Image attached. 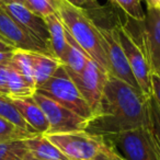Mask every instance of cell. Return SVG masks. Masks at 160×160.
I'll return each instance as SVG.
<instances>
[{
    "mask_svg": "<svg viewBox=\"0 0 160 160\" xmlns=\"http://www.w3.org/2000/svg\"><path fill=\"white\" fill-rule=\"evenodd\" d=\"M149 98L142 91L110 76L98 111L88 121L86 132L109 136L149 126Z\"/></svg>",
    "mask_w": 160,
    "mask_h": 160,
    "instance_id": "obj_1",
    "label": "cell"
},
{
    "mask_svg": "<svg viewBox=\"0 0 160 160\" xmlns=\"http://www.w3.org/2000/svg\"><path fill=\"white\" fill-rule=\"evenodd\" d=\"M56 12L70 36L92 60L108 71L104 41L100 27L94 23L87 11L60 0Z\"/></svg>",
    "mask_w": 160,
    "mask_h": 160,
    "instance_id": "obj_2",
    "label": "cell"
},
{
    "mask_svg": "<svg viewBox=\"0 0 160 160\" xmlns=\"http://www.w3.org/2000/svg\"><path fill=\"white\" fill-rule=\"evenodd\" d=\"M45 136L69 160H125L104 136L86 131Z\"/></svg>",
    "mask_w": 160,
    "mask_h": 160,
    "instance_id": "obj_3",
    "label": "cell"
},
{
    "mask_svg": "<svg viewBox=\"0 0 160 160\" xmlns=\"http://www.w3.org/2000/svg\"><path fill=\"white\" fill-rule=\"evenodd\" d=\"M35 92L52 99L88 121L93 116L92 110L62 65L49 78V80L35 90Z\"/></svg>",
    "mask_w": 160,
    "mask_h": 160,
    "instance_id": "obj_4",
    "label": "cell"
},
{
    "mask_svg": "<svg viewBox=\"0 0 160 160\" xmlns=\"http://www.w3.org/2000/svg\"><path fill=\"white\" fill-rule=\"evenodd\" d=\"M115 28L118 31L121 46L124 51L131 70L139 86L140 91L146 98H150V75L152 68H151L144 44L142 42H138L136 40L135 36L132 34V32L129 31L126 25L120 23L118 25H115Z\"/></svg>",
    "mask_w": 160,
    "mask_h": 160,
    "instance_id": "obj_5",
    "label": "cell"
},
{
    "mask_svg": "<svg viewBox=\"0 0 160 160\" xmlns=\"http://www.w3.org/2000/svg\"><path fill=\"white\" fill-rule=\"evenodd\" d=\"M104 137L125 160H160L149 126Z\"/></svg>",
    "mask_w": 160,
    "mask_h": 160,
    "instance_id": "obj_6",
    "label": "cell"
},
{
    "mask_svg": "<svg viewBox=\"0 0 160 160\" xmlns=\"http://www.w3.org/2000/svg\"><path fill=\"white\" fill-rule=\"evenodd\" d=\"M32 98L42 109L48 122L49 128L46 135L86 131L88 120L38 92H34Z\"/></svg>",
    "mask_w": 160,
    "mask_h": 160,
    "instance_id": "obj_7",
    "label": "cell"
},
{
    "mask_svg": "<svg viewBox=\"0 0 160 160\" xmlns=\"http://www.w3.org/2000/svg\"><path fill=\"white\" fill-rule=\"evenodd\" d=\"M81 96L87 101L93 115L98 111L104 86L109 78V72L94 60L89 58L85 69L78 75L69 76Z\"/></svg>",
    "mask_w": 160,
    "mask_h": 160,
    "instance_id": "obj_8",
    "label": "cell"
},
{
    "mask_svg": "<svg viewBox=\"0 0 160 160\" xmlns=\"http://www.w3.org/2000/svg\"><path fill=\"white\" fill-rule=\"evenodd\" d=\"M100 31L103 36V41H104V51L105 56H107L109 75L128 83L132 87L140 91L139 86L132 72L127 58L121 46L116 28L113 27L107 29V28L100 27Z\"/></svg>",
    "mask_w": 160,
    "mask_h": 160,
    "instance_id": "obj_9",
    "label": "cell"
},
{
    "mask_svg": "<svg viewBox=\"0 0 160 160\" xmlns=\"http://www.w3.org/2000/svg\"><path fill=\"white\" fill-rule=\"evenodd\" d=\"M0 40L14 49L53 55L47 45L32 36L21 24L0 7Z\"/></svg>",
    "mask_w": 160,
    "mask_h": 160,
    "instance_id": "obj_10",
    "label": "cell"
},
{
    "mask_svg": "<svg viewBox=\"0 0 160 160\" xmlns=\"http://www.w3.org/2000/svg\"><path fill=\"white\" fill-rule=\"evenodd\" d=\"M0 7L13 20H16L19 24L22 25L32 36H34L40 42L44 43L51 49L48 29H47L44 19L32 12L24 5H21V3H7V5H2Z\"/></svg>",
    "mask_w": 160,
    "mask_h": 160,
    "instance_id": "obj_11",
    "label": "cell"
},
{
    "mask_svg": "<svg viewBox=\"0 0 160 160\" xmlns=\"http://www.w3.org/2000/svg\"><path fill=\"white\" fill-rule=\"evenodd\" d=\"M142 27V42L151 68L160 62V8L147 7Z\"/></svg>",
    "mask_w": 160,
    "mask_h": 160,
    "instance_id": "obj_12",
    "label": "cell"
},
{
    "mask_svg": "<svg viewBox=\"0 0 160 160\" xmlns=\"http://www.w3.org/2000/svg\"><path fill=\"white\" fill-rule=\"evenodd\" d=\"M14 107L21 114L23 120L34 129L38 134L46 135L49 125L46 116L43 113L42 109L34 101L32 97L27 98H10Z\"/></svg>",
    "mask_w": 160,
    "mask_h": 160,
    "instance_id": "obj_13",
    "label": "cell"
},
{
    "mask_svg": "<svg viewBox=\"0 0 160 160\" xmlns=\"http://www.w3.org/2000/svg\"><path fill=\"white\" fill-rule=\"evenodd\" d=\"M28 152L38 160H69L48 138L42 134L24 139Z\"/></svg>",
    "mask_w": 160,
    "mask_h": 160,
    "instance_id": "obj_14",
    "label": "cell"
},
{
    "mask_svg": "<svg viewBox=\"0 0 160 160\" xmlns=\"http://www.w3.org/2000/svg\"><path fill=\"white\" fill-rule=\"evenodd\" d=\"M32 58L34 71V80H35V88L38 89L44 85L47 80L56 72L58 68L62 66V62L55 56L47 55V54L30 52Z\"/></svg>",
    "mask_w": 160,
    "mask_h": 160,
    "instance_id": "obj_15",
    "label": "cell"
},
{
    "mask_svg": "<svg viewBox=\"0 0 160 160\" xmlns=\"http://www.w3.org/2000/svg\"><path fill=\"white\" fill-rule=\"evenodd\" d=\"M67 41H68V44L64 55L60 58V62L69 76L78 75L85 69L89 56L73 41L68 32H67Z\"/></svg>",
    "mask_w": 160,
    "mask_h": 160,
    "instance_id": "obj_16",
    "label": "cell"
},
{
    "mask_svg": "<svg viewBox=\"0 0 160 160\" xmlns=\"http://www.w3.org/2000/svg\"><path fill=\"white\" fill-rule=\"evenodd\" d=\"M46 22L47 29L49 33V45L53 52V55L60 60L62 56L64 55L66 51L67 44V31L65 29L64 24L60 21L59 17L57 16V12L55 14L48 16L44 19Z\"/></svg>",
    "mask_w": 160,
    "mask_h": 160,
    "instance_id": "obj_17",
    "label": "cell"
},
{
    "mask_svg": "<svg viewBox=\"0 0 160 160\" xmlns=\"http://www.w3.org/2000/svg\"><path fill=\"white\" fill-rule=\"evenodd\" d=\"M9 64L10 66L13 67L24 78V80L31 87H33L36 90L35 80H34L33 64H32V58L31 55H30V52L19 51V49L14 51Z\"/></svg>",
    "mask_w": 160,
    "mask_h": 160,
    "instance_id": "obj_18",
    "label": "cell"
},
{
    "mask_svg": "<svg viewBox=\"0 0 160 160\" xmlns=\"http://www.w3.org/2000/svg\"><path fill=\"white\" fill-rule=\"evenodd\" d=\"M8 91H9V98H27L33 96L35 89L31 87L24 80V78L9 64Z\"/></svg>",
    "mask_w": 160,
    "mask_h": 160,
    "instance_id": "obj_19",
    "label": "cell"
},
{
    "mask_svg": "<svg viewBox=\"0 0 160 160\" xmlns=\"http://www.w3.org/2000/svg\"><path fill=\"white\" fill-rule=\"evenodd\" d=\"M0 116L6 118V120H8L9 122H11L12 124L17 125V126L20 127V128L29 132V133L38 134L24 120H23L21 114L19 113L17 108L14 107V104L12 103L11 99L7 96H2V94H0Z\"/></svg>",
    "mask_w": 160,
    "mask_h": 160,
    "instance_id": "obj_20",
    "label": "cell"
},
{
    "mask_svg": "<svg viewBox=\"0 0 160 160\" xmlns=\"http://www.w3.org/2000/svg\"><path fill=\"white\" fill-rule=\"evenodd\" d=\"M38 134H32L24 129L20 128L17 125L12 124L6 118L0 116V142H12V140H23L33 137Z\"/></svg>",
    "mask_w": 160,
    "mask_h": 160,
    "instance_id": "obj_21",
    "label": "cell"
},
{
    "mask_svg": "<svg viewBox=\"0 0 160 160\" xmlns=\"http://www.w3.org/2000/svg\"><path fill=\"white\" fill-rule=\"evenodd\" d=\"M27 155L24 139L0 142V160H24Z\"/></svg>",
    "mask_w": 160,
    "mask_h": 160,
    "instance_id": "obj_22",
    "label": "cell"
},
{
    "mask_svg": "<svg viewBox=\"0 0 160 160\" xmlns=\"http://www.w3.org/2000/svg\"><path fill=\"white\" fill-rule=\"evenodd\" d=\"M113 5L118 6L125 12V14L133 20L142 22L145 20V11L142 9V0H110Z\"/></svg>",
    "mask_w": 160,
    "mask_h": 160,
    "instance_id": "obj_23",
    "label": "cell"
},
{
    "mask_svg": "<svg viewBox=\"0 0 160 160\" xmlns=\"http://www.w3.org/2000/svg\"><path fill=\"white\" fill-rule=\"evenodd\" d=\"M149 128L160 158V109L152 98H149Z\"/></svg>",
    "mask_w": 160,
    "mask_h": 160,
    "instance_id": "obj_24",
    "label": "cell"
},
{
    "mask_svg": "<svg viewBox=\"0 0 160 160\" xmlns=\"http://www.w3.org/2000/svg\"><path fill=\"white\" fill-rule=\"evenodd\" d=\"M23 5L43 19L56 13V3L54 0H24Z\"/></svg>",
    "mask_w": 160,
    "mask_h": 160,
    "instance_id": "obj_25",
    "label": "cell"
},
{
    "mask_svg": "<svg viewBox=\"0 0 160 160\" xmlns=\"http://www.w3.org/2000/svg\"><path fill=\"white\" fill-rule=\"evenodd\" d=\"M67 2L75 6L77 8L85 10V11H99L101 6L98 0H66Z\"/></svg>",
    "mask_w": 160,
    "mask_h": 160,
    "instance_id": "obj_26",
    "label": "cell"
},
{
    "mask_svg": "<svg viewBox=\"0 0 160 160\" xmlns=\"http://www.w3.org/2000/svg\"><path fill=\"white\" fill-rule=\"evenodd\" d=\"M150 86H151V98L155 100L160 109V75L156 71H151L150 75Z\"/></svg>",
    "mask_w": 160,
    "mask_h": 160,
    "instance_id": "obj_27",
    "label": "cell"
},
{
    "mask_svg": "<svg viewBox=\"0 0 160 160\" xmlns=\"http://www.w3.org/2000/svg\"><path fill=\"white\" fill-rule=\"evenodd\" d=\"M8 72H9V62L0 65V94L9 97L8 91Z\"/></svg>",
    "mask_w": 160,
    "mask_h": 160,
    "instance_id": "obj_28",
    "label": "cell"
},
{
    "mask_svg": "<svg viewBox=\"0 0 160 160\" xmlns=\"http://www.w3.org/2000/svg\"><path fill=\"white\" fill-rule=\"evenodd\" d=\"M12 55H13V52H3V53H0V65H5L8 64L11 59Z\"/></svg>",
    "mask_w": 160,
    "mask_h": 160,
    "instance_id": "obj_29",
    "label": "cell"
},
{
    "mask_svg": "<svg viewBox=\"0 0 160 160\" xmlns=\"http://www.w3.org/2000/svg\"><path fill=\"white\" fill-rule=\"evenodd\" d=\"M14 51H17V49H14L13 47H11L7 43H5L3 41L0 40V53H3V52H14Z\"/></svg>",
    "mask_w": 160,
    "mask_h": 160,
    "instance_id": "obj_30",
    "label": "cell"
},
{
    "mask_svg": "<svg viewBox=\"0 0 160 160\" xmlns=\"http://www.w3.org/2000/svg\"><path fill=\"white\" fill-rule=\"evenodd\" d=\"M147 7L160 8V0H146Z\"/></svg>",
    "mask_w": 160,
    "mask_h": 160,
    "instance_id": "obj_31",
    "label": "cell"
},
{
    "mask_svg": "<svg viewBox=\"0 0 160 160\" xmlns=\"http://www.w3.org/2000/svg\"><path fill=\"white\" fill-rule=\"evenodd\" d=\"M7 3H21V5H23L24 0H1L0 1V6L7 5Z\"/></svg>",
    "mask_w": 160,
    "mask_h": 160,
    "instance_id": "obj_32",
    "label": "cell"
},
{
    "mask_svg": "<svg viewBox=\"0 0 160 160\" xmlns=\"http://www.w3.org/2000/svg\"><path fill=\"white\" fill-rule=\"evenodd\" d=\"M152 70L153 71H156V72H158L160 75V62H158L157 65H155V66L152 67Z\"/></svg>",
    "mask_w": 160,
    "mask_h": 160,
    "instance_id": "obj_33",
    "label": "cell"
},
{
    "mask_svg": "<svg viewBox=\"0 0 160 160\" xmlns=\"http://www.w3.org/2000/svg\"><path fill=\"white\" fill-rule=\"evenodd\" d=\"M24 160H38V159H36V158L32 157V156H31V155H29V152H28V155L24 157Z\"/></svg>",
    "mask_w": 160,
    "mask_h": 160,
    "instance_id": "obj_34",
    "label": "cell"
},
{
    "mask_svg": "<svg viewBox=\"0 0 160 160\" xmlns=\"http://www.w3.org/2000/svg\"><path fill=\"white\" fill-rule=\"evenodd\" d=\"M0 1H1V0H0Z\"/></svg>",
    "mask_w": 160,
    "mask_h": 160,
    "instance_id": "obj_35",
    "label": "cell"
}]
</instances>
